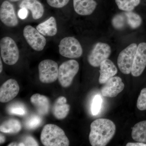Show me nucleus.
<instances>
[{"instance_id": "obj_7", "label": "nucleus", "mask_w": 146, "mask_h": 146, "mask_svg": "<svg viewBox=\"0 0 146 146\" xmlns=\"http://www.w3.org/2000/svg\"><path fill=\"white\" fill-rule=\"evenodd\" d=\"M138 46L136 44H131L123 50L119 54L117 65L123 74H129L131 73V68Z\"/></svg>"}, {"instance_id": "obj_20", "label": "nucleus", "mask_w": 146, "mask_h": 146, "mask_svg": "<svg viewBox=\"0 0 146 146\" xmlns=\"http://www.w3.org/2000/svg\"><path fill=\"white\" fill-rule=\"evenodd\" d=\"M22 129L21 122L16 119H11L7 120L1 124L0 131L3 133L16 134Z\"/></svg>"}, {"instance_id": "obj_29", "label": "nucleus", "mask_w": 146, "mask_h": 146, "mask_svg": "<svg viewBox=\"0 0 146 146\" xmlns=\"http://www.w3.org/2000/svg\"><path fill=\"white\" fill-rule=\"evenodd\" d=\"M48 4L55 8H61L68 4L70 0H46Z\"/></svg>"}, {"instance_id": "obj_15", "label": "nucleus", "mask_w": 146, "mask_h": 146, "mask_svg": "<svg viewBox=\"0 0 146 146\" xmlns=\"http://www.w3.org/2000/svg\"><path fill=\"white\" fill-rule=\"evenodd\" d=\"M97 5L94 0H73L76 13L81 16H89L94 12Z\"/></svg>"}, {"instance_id": "obj_36", "label": "nucleus", "mask_w": 146, "mask_h": 146, "mask_svg": "<svg viewBox=\"0 0 146 146\" xmlns=\"http://www.w3.org/2000/svg\"><path fill=\"white\" fill-rule=\"evenodd\" d=\"M9 1L11 2H15L18 1L20 0H8Z\"/></svg>"}, {"instance_id": "obj_27", "label": "nucleus", "mask_w": 146, "mask_h": 146, "mask_svg": "<svg viewBox=\"0 0 146 146\" xmlns=\"http://www.w3.org/2000/svg\"><path fill=\"white\" fill-rule=\"evenodd\" d=\"M137 107L139 110H146V88L141 91L137 102Z\"/></svg>"}, {"instance_id": "obj_4", "label": "nucleus", "mask_w": 146, "mask_h": 146, "mask_svg": "<svg viewBox=\"0 0 146 146\" xmlns=\"http://www.w3.org/2000/svg\"><path fill=\"white\" fill-rule=\"evenodd\" d=\"M79 64L76 60H70L62 63L58 67V80L64 88L69 87L78 72Z\"/></svg>"}, {"instance_id": "obj_12", "label": "nucleus", "mask_w": 146, "mask_h": 146, "mask_svg": "<svg viewBox=\"0 0 146 146\" xmlns=\"http://www.w3.org/2000/svg\"><path fill=\"white\" fill-rule=\"evenodd\" d=\"M20 86L16 80L10 79L5 82L0 88V102L6 103L13 99L18 95Z\"/></svg>"}, {"instance_id": "obj_5", "label": "nucleus", "mask_w": 146, "mask_h": 146, "mask_svg": "<svg viewBox=\"0 0 146 146\" xmlns=\"http://www.w3.org/2000/svg\"><path fill=\"white\" fill-rule=\"evenodd\" d=\"M59 52L62 56L70 58H78L83 53L80 43L72 36L63 38L58 45Z\"/></svg>"}, {"instance_id": "obj_3", "label": "nucleus", "mask_w": 146, "mask_h": 146, "mask_svg": "<svg viewBox=\"0 0 146 146\" xmlns=\"http://www.w3.org/2000/svg\"><path fill=\"white\" fill-rule=\"evenodd\" d=\"M1 57L5 64L13 65L19 58V51L16 42L9 36H5L0 41Z\"/></svg>"}, {"instance_id": "obj_23", "label": "nucleus", "mask_w": 146, "mask_h": 146, "mask_svg": "<svg viewBox=\"0 0 146 146\" xmlns=\"http://www.w3.org/2000/svg\"><path fill=\"white\" fill-rule=\"evenodd\" d=\"M125 14L126 17L127 25L131 29H137L141 25L142 18L138 14L132 11L126 12Z\"/></svg>"}, {"instance_id": "obj_8", "label": "nucleus", "mask_w": 146, "mask_h": 146, "mask_svg": "<svg viewBox=\"0 0 146 146\" xmlns=\"http://www.w3.org/2000/svg\"><path fill=\"white\" fill-rule=\"evenodd\" d=\"M23 35L28 44L36 51H41L46 44V40L44 36L31 26L25 27Z\"/></svg>"}, {"instance_id": "obj_35", "label": "nucleus", "mask_w": 146, "mask_h": 146, "mask_svg": "<svg viewBox=\"0 0 146 146\" xmlns=\"http://www.w3.org/2000/svg\"><path fill=\"white\" fill-rule=\"evenodd\" d=\"M18 144H19L17 143H15V142H13V143H11L9 144L7 146H18Z\"/></svg>"}, {"instance_id": "obj_21", "label": "nucleus", "mask_w": 146, "mask_h": 146, "mask_svg": "<svg viewBox=\"0 0 146 146\" xmlns=\"http://www.w3.org/2000/svg\"><path fill=\"white\" fill-rule=\"evenodd\" d=\"M131 137L134 141L141 143H146V121L136 123L133 127Z\"/></svg>"}, {"instance_id": "obj_13", "label": "nucleus", "mask_w": 146, "mask_h": 146, "mask_svg": "<svg viewBox=\"0 0 146 146\" xmlns=\"http://www.w3.org/2000/svg\"><path fill=\"white\" fill-rule=\"evenodd\" d=\"M102 88V96L108 98H114L122 92L125 85L121 78L118 76L113 77L108 80Z\"/></svg>"}, {"instance_id": "obj_1", "label": "nucleus", "mask_w": 146, "mask_h": 146, "mask_svg": "<svg viewBox=\"0 0 146 146\" xmlns=\"http://www.w3.org/2000/svg\"><path fill=\"white\" fill-rule=\"evenodd\" d=\"M90 129L89 140L91 145L105 146L115 135L116 126L110 120L99 119L91 123Z\"/></svg>"}, {"instance_id": "obj_25", "label": "nucleus", "mask_w": 146, "mask_h": 146, "mask_svg": "<svg viewBox=\"0 0 146 146\" xmlns=\"http://www.w3.org/2000/svg\"><path fill=\"white\" fill-rule=\"evenodd\" d=\"M42 122V119L40 116L33 115L27 119L25 125L28 129H34L38 127Z\"/></svg>"}, {"instance_id": "obj_22", "label": "nucleus", "mask_w": 146, "mask_h": 146, "mask_svg": "<svg viewBox=\"0 0 146 146\" xmlns=\"http://www.w3.org/2000/svg\"><path fill=\"white\" fill-rule=\"evenodd\" d=\"M115 2L119 9L128 12L133 10L139 5L141 0H115Z\"/></svg>"}, {"instance_id": "obj_30", "label": "nucleus", "mask_w": 146, "mask_h": 146, "mask_svg": "<svg viewBox=\"0 0 146 146\" xmlns=\"http://www.w3.org/2000/svg\"><path fill=\"white\" fill-rule=\"evenodd\" d=\"M23 143L25 146H39L36 140L31 136H27L24 139Z\"/></svg>"}, {"instance_id": "obj_11", "label": "nucleus", "mask_w": 146, "mask_h": 146, "mask_svg": "<svg viewBox=\"0 0 146 146\" xmlns=\"http://www.w3.org/2000/svg\"><path fill=\"white\" fill-rule=\"evenodd\" d=\"M146 67V43H140L137 47L133 60L131 75L134 77L141 76Z\"/></svg>"}, {"instance_id": "obj_10", "label": "nucleus", "mask_w": 146, "mask_h": 146, "mask_svg": "<svg viewBox=\"0 0 146 146\" xmlns=\"http://www.w3.org/2000/svg\"><path fill=\"white\" fill-rule=\"evenodd\" d=\"M0 19L4 25L9 27L18 25V20L13 6L9 1H5L0 8Z\"/></svg>"}, {"instance_id": "obj_33", "label": "nucleus", "mask_w": 146, "mask_h": 146, "mask_svg": "<svg viewBox=\"0 0 146 146\" xmlns=\"http://www.w3.org/2000/svg\"><path fill=\"white\" fill-rule=\"evenodd\" d=\"M5 136L3 135V134H0V143L2 144L5 142Z\"/></svg>"}, {"instance_id": "obj_9", "label": "nucleus", "mask_w": 146, "mask_h": 146, "mask_svg": "<svg viewBox=\"0 0 146 146\" xmlns=\"http://www.w3.org/2000/svg\"><path fill=\"white\" fill-rule=\"evenodd\" d=\"M111 53V48L109 45L99 42L94 46L88 55V62L93 67H99L104 60L108 58Z\"/></svg>"}, {"instance_id": "obj_6", "label": "nucleus", "mask_w": 146, "mask_h": 146, "mask_svg": "<svg viewBox=\"0 0 146 146\" xmlns=\"http://www.w3.org/2000/svg\"><path fill=\"white\" fill-rule=\"evenodd\" d=\"M38 70L39 80L42 83H52L58 78V65L54 60L50 59L42 60L38 65Z\"/></svg>"}, {"instance_id": "obj_2", "label": "nucleus", "mask_w": 146, "mask_h": 146, "mask_svg": "<svg viewBox=\"0 0 146 146\" xmlns=\"http://www.w3.org/2000/svg\"><path fill=\"white\" fill-rule=\"evenodd\" d=\"M40 140L46 146H68L70 141L64 131L56 125L48 124L43 128Z\"/></svg>"}, {"instance_id": "obj_34", "label": "nucleus", "mask_w": 146, "mask_h": 146, "mask_svg": "<svg viewBox=\"0 0 146 146\" xmlns=\"http://www.w3.org/2000/svg\"><path fill=\"white\" fill-rule=\"evenodd\" d=\"M3 71V63L1 59H0V73H1Z\"/></svg>"}, {"instance_id": "obj_19", "label": "nucleus", "mask_w": 146, "mask_h": 146, "mask_svg": "<svg viewBox=\"0 0 146 146\" xmlns=\"http://www.w3.org/2000/svg\"><path fill=\"white\" fill-rule=\"evenodd\" d=\"M36 29L44 36H54L57 34L58 31L56 20L54 17L52 16L46 21L39 24Z\"/></svg>"}, {"instance_id": "obj_26", "label": "nucleus", "mask_w": 146, "mask_h": 146, "mask_svg": "<svg viewBox=\"0 0 146 146\" xmlns=\"http://www.w3.org/2000/svg\"><path fill=\"white\" fill-rule=\"evenodd\" d=\"M102 102V100L100 95H96L94 97L91 106V112L93 115H96L99 113L101 108Z\"/></svg>"}, {"instance_id": "obj_14", "label": "nucleus", "mask_w": 146, "mask_h": 146, "mask_svg": "<svg viewBox=\"0 0 146 146\" xmlns=\"http://www.w3.org/2000/svg\"><path fill=\"white\" fill-rule=\"evenodd\" d=\"M100 67V70L99 82L100 84H104L117 73L116 66L109 59L104 60Z\"/></svg>"}, {"instance_id": "obj_17", "label": "nucleus", "mask_w": 146, "mask_h": 146, "mask_svg": "<svg viewBox=\"0 0 146 146\" xmlns=\"http://www.w3.org/2000/svg\"><path fill=\"white\" fill-rule=\"evenodd\" d=\"M67 102V99L63 96L58 97L55 102L52 112L53 115L57 119H63L69 114L70 107Z\"/></svg>"}, {"instance_id": "obj_31", "label": "nucleus", "mask_w": 146, "mask_h": 146, "mask_svg": "<svg viewBox=\"0 0 146 146\" xmlns=\"http://www.w3.org/2000/svg\"><path fill=\"white\" fill-rule=\"evenodd\" d=\"M28 10L26 8H22L19 10L18 12V16L22 19H25L28 16Z\"/></svg>"}, {"instance_id": "obj_24", "label": "nucleus", "mask_w": 146, "mask_h": 146, "mask_svg": "<svg viewBox=\"0 0 146 146\" xmlns=\"http://www.w3.org/2000/svg\"><path fill=\"white\" fill-rule=\"evenodd\" d=\"M112 25L115 29H122L127 25L126 17L125 13H119L115 15L112 21Z\"/></svg>"}, {"instance_id": "obj_32", "label": "nucleus", "mask_w": 146, "mask_h": 146, "mask_svg": "<svg viewBox=\"0 0 146 146\" xmlns=\"http://www.w3.org/2000/svg\"><path fill=\"white\" fill-rule=\"evenodd\" d=\"M126 146H146L145 143L138 142V143H129L126 145Z\"/></svg>"}, {"instance_id": "obj_28", "label": "nucleus", "mask_w": 146, "mask_h": 146, "mask_svg": "<svg viewBox=\"0 0 146 146\" xmlns=\"http://www.w3.org/2000/svg\"><path fill=\"white\" fill-rule=\"evenodd\" d=\"M8 112L9 113L12 115L23 116L26 113V110L22 105L15 104L9 108Z\"/></svg>"}, {"instance_id": "obj_16", "label": "nucleus", "mask_w": 146, "mask_h": 146, "mask_svg": "<svg viewBox=\"0 0 146 146\" xmlns=\"http://www.w3.org/2000/svg\"><path fill=\"white\" fill-rule=\"evenodd\" d=\"M30 101L39 115L44 116L48 114L50 110V102L46 96L39 94H35L31 98Z\"/></svg>"}, {"instance_id": "obj_18", "label": "nucleus", "mask_w": 146, "mask_h": 146, "mask_svg": "<svg viewBox=\"0 0 146 146\" xmlns=\"http://www.w3.org/2000/svg\"><path fill=\"white\" fill-rule=\"evenodd\" d=\"M19 7L30 11L33 18L35 20L42 18L44 12V6L38 0H23Z\"/></svg>"}]
</instances>
